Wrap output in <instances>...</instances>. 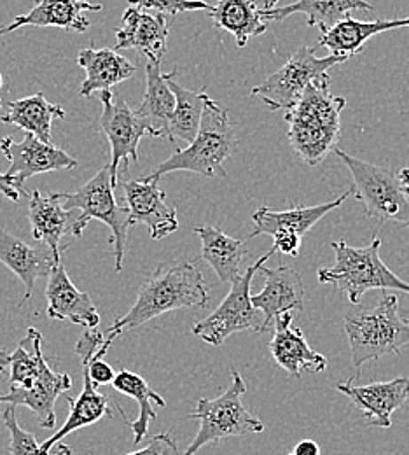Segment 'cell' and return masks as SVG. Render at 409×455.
Segmentation results:
<instances>
[{
    "label": "cell",
    "instance_id": "603a6c76",
    "mask_svg": "<svg viewBox=\"0 0 409 455\" xmlns=\"http://www.w3.org/2000/svg\"><path fill=\"white\" fill-rule=\"evenodd\" d=\"M353 195V188L345 191L340 198L313 205V207H294L289 211H271L268 207H261L259 211L254 212L252 221H254V231L248 235V238H256L259 235H270L273 236L279 231H291L299 236L308 233L311 228L315 227L324 216L329 212L336 211L345 204V200Z\"/></svg>",
    "mask_w": 409,
    "mask_h": 455
},
{
    "label": "cell",
    "instance_id": "7402d4cb",
    "mask_svg": "<svg viewBox=\"0 0 409 455\" xmlns=\"http://www.w3.org/2000/svg\"><path fill=\"white\" fill-rule=\"evenodd\" d=\"M177 70L161 72V61L147 60L146 63V93L135 111L147 124V135L169 139V123L176 109V95L170 90V81L176 79Z\"/></svg>",
    "mask_w": 409,
    "mask_h": 455
},
{
    "label": "cell",
    "instance_id": "5b68a950",
    "mask_svg": "<svg viewBox=\"0 0 409 455\" xmlns=\"http://www.w3.org/2000/svg\"><path fill=\"white\" fill-rule=\"evenodd\" d=\"M351 361L357 368L409 345V319L399 314L397 294L387 292L374 307L345 317Z\"/></svg>",
    "mask_w": 409,
    "mask_h": 455
},
{
    "label": "cell",
    "instance_id": "f1b7e54d",
    "mask_svg": "<svg viewBox=\"0 0 409 455\" xmlns=\"http://www.w3.org/2000/svg\"><path fill=\"white\" fill-rule=\"evenodd\" d=\"M351 11H374V7L367 0H297L284 7L261 9V14L266 21H280L293 14H304L306 25L310 28H320L327 32L340 20L347 18Z\"/></svg>",
    "mask_w": 409,
    "mask_h": 455
},
{
    "label": "cell",
    "instance_id": "8d00e7d4",
    "mask_svg": "<svg viewBox=\"0 0 409 455\" xmlns=\"http://www.w3.org/2000/svg\"><path fill=\"white\" fill-rule=\"evenodd\" d=\"M81 363H83V368L86 370V373L91 379L95 387L113 384V380L116 377V371L109 363L104 361V357H97L95 354L93 355H84V357H81Z\"/></svg>",
    "mask_w": 409,
    "mask_h": 455
},
{
    "label": "cell",
    "instance_id": "52a82bcc",
    "mask_svg": "<svg viewBox=\"0 0 409 455\" xmlns=\"http://www.w3.org/2000/svg\"><path fill=\"white\" fill-rule=\"evenodd\" d=\"M245 393V380L236 370H232V386L226 393L216 399H198L189 419H196L200 422V431L180 455H194L205 445L217 443L226 438L263 433L264 424L243 406L241 398Z\"/></svg>",
    "mask_w": 409,
    "mask_h": 455
},
{
    "label": "cell",
    "instance_id": "3957f363",
    "mask_svg": "<svg viewBox=\"0 0 409 455\" xmlns=\"http://www.w3.org/2000/svg\"><path fill=\"white\" fill-rule=\"evenodd\" d=\"M234 148L236 135L230 123L228 109L207 95L196 137L185 149L177 148L169 160L160 164L144 179L160 180L163 175L172 172H193L205 177L224 179L228 175L224 162L233 156Z\"/></svg>",
    "mask_w": 409,
    "mask_h": 455
},
{
    "label": "cell",
    "instance_id": "d6986e66",
    "mask_svg": "<svg viewBox=\"0 0 409 455\" xmlns=\"http://www.w3.org/2000/svg\"><path fill=\"white\" fill-rule=\"evenodd\" d=\"M48 245L32 247L21 238L11 235L7 229L0 228V263L5 265L25 285V296L20 307L32 298L35 281L48 277L51 268L59 265Z\"/></svg>",
    "mask_w": 409,
    "mask_h": 455
},
{
    "label": "cell",
    "instance_id": "9c48e42d",
    "mask_svg": "<svg viewBox=\"0 0 409 455\" xmlns=\"http://www.w3.org/2000/svg\"><path fill=\"white\" fill-rule=\"evenodd\" d=\"M271 258L270 252L261 256L254 267L243 270V274L232 283L230 294L223 303L203 321L196 323L191 331L194 337L201 339L214 347H221L234 333L241 331H261L263 319L252 305L250 285L259 267Z\"/></svg>",
    "mask_w": 409,
    "mask_h": 455
},
{
    "label": "cell",
    "instance_id": "d590c367",
    "mask_svg": "<svg viewBox=\"0 0 409 455\" xmlns=\"http://www.w3.org/2000/svg\"><path fill=\"white\" fill-rule=\"evenodd\" d=\"M128 4L140 9H154L165 16H176L185 11H208L212 7L203 0H128Z\"/></svg>",
    "mask_w": 409,
    "mask_h": 455
},
{
    "label": "cell",
    "instance_id": "1f68e13d",
    "mask_svg": "<svg viewBox=\"0 0 409 455\" xmlns=\"http://www.w3.org/2000/svg\"><path fill=\"white\" fill-rule=\"evenodd\" d=\"M207 12L219 28L233 34L240 48L270 28V21L263 18L256 0H217Z\"/></svg>",
    "mask_w": 409,
    "mask_h": 455
},
{
    "label": "cell",
    "instance_id": "b9f144b4",
    "mask_svg": "<svg viewBox=\"0 0 409 455\" xmlns=\"http://www.w3.org/2000/svg\"><path fill=\"white\" fill-rule=\"evenodd\" d=\"M397 177L401 180L403 191L406 193V196L409 198V169H401V171L397 172Z\"/></svg>",
    "mask_w": 409,
    "mask_h": 455
},
{
    "label": "cell",
    "instance_id": "277c9868",
    "mask_svg": "<svg viewBox=\"0 0 409 455\" xmlns=\"http://www.w3.org/2000/svg\"><path fill=\"white\" fill-rule=\"evenodd\" d=\"M334 251V265L320 268L317 277L322 284L333 285L334 292L345 294L357 305L367 291H401L408 292L409 283L397 277L381 259V238L374 233L373 240L364 247H351L345 240L331 243Z\"/></svg>",
    "mask_w": 409,
    "mask_h": 455
},
{
    "label": "cell",
    "instance_id": "ba28073f",
    "mask_svg": "<svg viewBox=\"0 0 409 455\" xmlns=\"http://www.w3.org/2000/svg\"><path fill=\"white\" fill-rule=\"evenodd\" d=\"M334 153L350 171L353 196L364 204L366 214L381 225L397 223L409 228V198L397 173L358 160L340 148Z\"/></svg>",
    "mask_w": 409,
    "mask_h": 455
},
{
    "label": "cell",
    "instance_id": "2e32d148",
    "mask_svg": "<svg viewBox=\"0 0 409 455\" xmlns=\"http://www.w3.org/2000/svg\"><path fill=\"white\" fill-rule=\"evenodd\" d=\"M167 41L169 21L165 14H151L140 7L128 5L117 28L116 52L135 50L147 60L161 61L167 52Z\"/></svg>",
    "mask_w": 409,
    "mask_h": 455
},
{
    "label": "cell",
    "instance_id": "836d02e7",
    "mask_svg": "<svg viewBox=\"0 0 409 455\" xmlns=\"http://www.w3.org/2000/svg\"><path fill=\"white\" fill-rule=\"evenodd\" d=\"M170 90L176 95V109H174L170 123H169V140L176 146L177 149V139L189 144L196 137L207 93L205 92H191V90L177 84L176 79L170 81Z\"/></svg>",
    "mask_w": 409,
    "mask_h": 455
},
{
    "label": "cell",
    "instance_id": "8fae6325",
    "mask_svg": "<svg viewBox=\"0 0 409 455\" xmlns=\"http://www.w3.org/2000/svg\"><path fill=\"white\" fill-rule=\"evenodd\" d=\"M100 102L104 108L100 116V130L111 144L113 160L109 169L116 188L119 165H122V171H126L130 162H138V144L147 133V124L130 109L121 95L113 93L111 90L100 92Z\"/></svg>",
    "mask_w": 409,
    "mask_h": 455
},
{
    "label": "cell",
    "instance_id": "7c38bea8",
    "mask_svg": "<svg viewBox=\"0 0 409 455\" xmlns=\"http://www.w3.org/2000/svg\"><path fill=\"white\" fill-rule=\"evenodd\" d=\"M259 272H263L266 283L257 294H252V305L263 314L261 333H266L273 330L279 315L304 308L306 287L301 274L287 265L270 268L264 263L259 267Z\"/></svg>",
    "mask_w": 409,
    "mask_h": 455
},
{
    "label": "cell",
    "instance_id": "ac0fdd59",
    "mask_svg": "<svg viewBox=\"0 0 409 455\" xmlns=\"http://www.w3.org/2000/svg\"><path fill=\"white\" fill-rule=\"evenodd\" d=\"M48 315L55 321H68L88 328H98L100 314L88 292L79 291L70 281L65 267L59 261L48 275L46 285Z\"/></svg>",
    "mask_w": 409,
    "mask_h": 455
},
{
    "label": "cell",
    "instance_id": "cb8c5ba5",
    "mask_svg": "<svg viewBox=\"0 0 409 455\" xmlns=\"http://www.w3.org/2000/svg\"><path fill=\"white\" fill-rule=\"evenodd\" d=\"M74 212H68L61 205L59 193L41 195V191H32L28 204V221L32 225V235L35 240H41L57 259H61V252L65 245H61V238L70 233L75 221Z\"/></svg>",
    "mask_w": 409,
    "mask_h": 455
},
{
    "label": "cell",
    "instance_id": "60d3db41",
    "mask_svg": "<svg viewBox=\"0 0 409 455\" xmlns=\"http://www.w3.org/2000/svg\"><path fill=\"white\" fill-rule=\"evenodd\" d=\"M295 455H320V447L313 440H303L294 447Z\"/></svg>",
    "mask_w": 409,
    "mask_h": 455
},
{
    "label": "cell",
    "instance_id": "484cf974",
    "mask_svg": "<svg viewBox=\"0 0 409 455\" xmlns=\"http://www.w3.org/2000/svg\"><path fill=\"white\" fill-rule=\"evenodd\" d=\"M43 341L39 330L28 328L25 339L12 352L0 348V373L9 371L11 387H32L51 370L43 354Z\"/></svg>",
    "mask_w": 409,
    "mask_h": 455
},
{
    "label": "cell",
    "instance_id": "d4e9b609",
    "mask_svg": "<svg viewBox=\"0 0 409 455\" xmlns=\"http://www.w3.org/2000/svg\"><path fill=\"white\" fill-rule=\"evenodd\" d=\"M409 18L403 20H374V21H358L350 18V14L340 20L327 32H322L317 48H327L331 55L338 57H355L362 52L364 44L383 32L406 28Z\"/></svg>",
    "mask_w": 409,
    "mask_h": 455
},
{
    "label": "cell",
    "instance_id": "30bf717a",
    "mask_svg": "<svg viewBox=\"0 0 409 455\" xmlns=\"http://www.w3.org/2000/svg\"><path fill=\"white\" fill-rule=\"evenodd\" d=\"M319 48L303 46L289 61L252 88V97H259L271 111H287L301 99L304 88L320 74H326L334 65L347 61V57L329 55L315 57Z\"/></svg>",
    "mask_w": 409,
    "mask_h": 455
},
{
    "label": "cell",
    "instance_id": "d6a6232c",
    "mask_svg": "<svg viewBox=\"0 0 409 455\" xmlns=\"http://www.w3.org/2000/svg\"><path fill=\"white\" fill-rule=\"evenodd\" d=\"M114 387V391H117L119 395H124L128 398H133L138 403V417L137 420H133L130 424L131 431H133V442L135 445H138L149 433V424L153 420L158 419V413L154 410V404L158 406H167V401L161 398L147 382L144 377L130 371V370H124L121 368L111 384Z\"/></svg>",
    "mask_w": 409,
    "mask_h": 455
},
{
    "label": "cell",
    "instance_id": "4316f807",
    "mask_svg": "<svg viewBox=\"0 0 409 455\" xmlns=\"http://www.w3.org/2000/svg\"><path fill=\"white\" fill-rule=\"evenodd\" d=\"M65 109L48 102L44 93H35L20 100L2 102L0 121L4 124H14L25 133L35 135L39 140L51 144V124L55 119H63Z\"/></svg>",
    "mask_w": 409,
    "mask_h": 455
},
{
    "label": "cell",
    "instance_id": "7bdbcfd3",
    "mask_svg": "<svg viewBox=\"0 0 409 455\" xmlns=\"http://www.w3.org/2000/svg\"><path fill=\"white\" fill-rule=\"evenodd\" d=\"M279 2H280V0H256V4L259 5V9H263V11L277 7V5H279Z\"/></svg>",
    "mask_w": 409,
    "mask_h": 455
},
{
    "label": "cell",
    "instance_id": "7a4b0ae2",
    "mask_svg": "<svg viewBox=\"0 0 409 455\" xmlns=\"http://www.w3.org/2000/svg\"><path fill=\"white\" fill-rule=\"evenodd\" d=\"M345 106L347 99L333 95L331 77L326 72L317 76L287 109L284 117L289 124V142L308 167L320 165L338 148Z\"/></svg>",
    "mask_w": 409,
    "mask_h": 455
},
{
    "label": "cell",
    "instance_id": "e0dca14e",
    "mask_svg": "<svg viewBox=\"0 0 409 455\" xmlns=\"http://www.w3.org/2000/svg\"><path fill=\"white\" fill-rule=\"evenodd\" d=\"M293 321V312H286L275 319L273 339L268 343L271 357L293 379H299L301 371L322 373L327 368L326 355L308 345L303 331L294 328Z\"/></svg>",
    "mask_w": 409,
    "mask_h": 455
},
{
    "label": "cell",
    "instance_id": "bcb514c9",
    "mask_svg": "<svg viewBox=\"0 0 409 455\" xmlns=\"http://www.w3.org/2000/svg\"><path fill=\"white\" fill-rule=\"evenodd\" d=\"M37 2H39V0H37Z\"/></svg>",
    "mask_w": 409,
    "mask_h": 455
},
{
    "label": "cell",
    "instance_id": "8992f818",
    "mask_svg": "<svg viewBox=\"0 0 409 455\" xmlns=\"http://www.w3.org/2000/svg\"><path fill=\"white\" fill-rule=\"evenodd\" d=\"M61 205L65 211H77L75 221L70 233L74 236H81L84 228L90 221L98 220L113 231V245H114V268L116 272L122 270L128 229L131 228L130 214L126 207H121L114 196V184L111 179L109 164L91 177L84 186H81L74 193H59Z\"/></svg>",
    "mask_w": 409,
    "mask_h": 455
},
{
    "label": "cell",
    "instance_id": "ee69618b",
    "mask_svg": "<svg viewBox=\"0 0 409 455\" xmlns=\"http://www.w3.org/2000/svg\"><path fill=\"white\" fill-rule=\"evenodd\" d=\"M0 86H2V74H0Z\"/></svg>",
    "mask_w": 409,
    "mask_h": 455
},
{
    "label": "cell",
    "instance_id": "5bb4252c",
    "mask_svg": "<svg viewBox=\"0 0 409 455\" xmlns=\"http://www.w3.org/2000/svg\"><path fill=\"white\" fill-rule=\"evenodd\" d=\"M2 155L9 160L7 175L14 177L21 186L27 179L48 173V172L70 171L79 164L53 144L39 140L32 133H25L21 142H14L12 137H4L0 142Z\"/></svg>",
    "mask_w": 409,
    "mask_h": 455
},
{
    "label": "cell",
    "instance_id": "9a60e30c",
    "mask_svg": "<svg viewBox=\"0 0 409 455\" xmlns=\"http://www.w3.org/2000/svg\"><path fill=\"white\" fill-rule=\"evenodd\" d=\"M336 389L350 399L373 427H390L392 413L403 408L409 401V379L397 377L389 382H373L367 386H353V380L336 384Z\"/></svg>",
    "mask_w": 409,
    "mask_h": 455
},
{
    "label": "cell",
    "instance_id": "f6af8a7d",
    "mask_svg": "<svg viewBox=\"0 0 409 455\" xmlns=\"http://www.w3.org/2000/svg\"><path fill=\"white\" fill-rule=\"evenodd\" d=\"M289 455H295V454H294V452H293V454H289Z\"/></svg>",
    "mask_w": 409,
    "mask_h": 455
},
{
    "label": "cell",
    "instance_id": "4dcf8cb0",
    "mask_svg": "<svg viewBox=\"0 0 409 455\" xmlns=\"http://www.w3.org/2000/svg\"><path fill=\"white\" fill-rule=\"evenodd\" d=\"M83 379H84V386H83L79 398L72 399L70 395L63 396L70 403V413H68L65 424L57 431V435H53L50 440H46L43 445H39L43 454H51V449H55V445L59 443L65 436H68L70 433L88 427V426H93L98 420H102L104 417H113L109 399L97 391V387L93 386V382L88 377L84 368H83Z\"/></svg>",
    "mask_w": 409,
    "mask_h": 455
},
{
    "label": "cell",
    "instance_id": "4fadbf2b",
    "mask_svg": "<svg viewBox=\"0 0 409 455\" xmlns=\"http://www.w3.org/2000/svg\"><path fill=\"white\" fill-rule=\"evenodd\" d=\"M122 189L131 227L138 223L147 225L153 240H161L176 233L178 229L177 209L169 207L160 180L131 179L122 182Z\"/></svg>",
    "mask_w": 409,
    "mask_h": 455
},
{
    "label": "cell",
    "instance_id": "f546056e",
    "mask_svg": "<svg viewBox=\"0 0 409 455\" xmlns=\"http://www.w3.org/2000/svg\"><path fill=\"white\" fill-rule=\"evenodd\" d=\"M194 233L201 240V259L212 267L219 281L233 283L243 274L241 267L248 258L243 240L233 238L210 225L194 228Z\"/></svg>",
    "mask_w": 409,
    "mask_h": 455
},
{
    "label": "cell",
    "instance_id": "6da1fadb",
    "mask_svg": "<svg viewBox=\"0 0 409 455\" xmlns=\"http://www.w3.org/2000/svg\"><path fill=\"white\" fill-rule=\"evenodd\" d=\"M208 301V285L194 263L182 261L177 265H160L140 285L133 307L104 331V343L95 355L104 357L117 337L140 328L167 312L205 308Z\"/></svg>",
    "mask_w": 409,
    "mask_h": 455
},
{
    "label": "cell",
    "instance_id": "83f0119b",
    "mask_svg": "<svg viewBox=\"0 0 409 455\" xmlns=\"http://www.w3.org/2000/svg\"><path fill=\"white\" fill-rule=\"evenodd\" d=\"M79 67L86 70V79L81 84V97L90 99L95 92L111 90L119 83L135 76L137 68L128 58L114 50H83L77 57Z\"/></svg>",
    "mask_w": 409,
    "mask_h": 455
},
{
    "label": "cell",
    "instance_id": "44dd1931",
    "mask_svg": "<svg viewBox=\"0 0 409 455\" xmlns=\"http://www.w3.org/2000/svg\"><path fill=\"white\" fill-rule=\"evenodd\" d=\"M72 379L68 373H59L53 368L34 382L32 387H11L5 395H0V404L27 406L37 419L43 429H55L57 411L55 404L59 396L68 395Z\"/></svg>",
    "mask_w": 409,
    "mask_h": 455
},
{
    "label": "cell",
    "instance_id": "ab89813d",
    "mask_svg": "<svg viewBox=\"0 0 409 455\" xmlns=\"http://www.w3.org/2000/svg\"><path fill=\"white\" fill-rule=\"evenodd\" d=\"M0 193L11 202H20L21 195H27L25 188L7 173H0Z\"/></svg>",
    "mask_w": 409,
    "mask_h": 455
},
{
    "label": "cell",
    "instance_id": "ffe728a7",
    "mask_svg": "<svg viewBox=\"0 0 409 455\" xmlns=\"http://www.w3.org/2000/svg\"><path fill=\"white\" fill-rule=\"evenodd\" d=\"M98 11H102V5L88 0H39L30 12L16 16L9 25L0 27V36L23 27H57L83 34L91 25L86 12Z\"/></svg>",
    "mask_w": 409,
    "mask_h": 455
},
{
    "label": "cell",
    "instance_id": "f35d334b",
    "mask_svg": "<svg viewBox=\"0 0 409 455\" xmlns=\"http://www.w3.org/2000/svg\"><path fill=\"white\" fill-rule=\"evenodd\" d=\"M299 249H301L299 235L291 233V231H279L273 235V245L268 252L273 256L277 251H280L282 254H287V256H297Z\"/></svg>",
    "mask_w": 409,
    "mask_h": 455
},
{
    "label": "cell",
    "instance_id": "74e56055",
    "mask_svg": "<svg viewBox=\"0 0 409 455\" xmlns=\"http://www.w3.org/2000/svg\"><path fill=\"white\" fill-rule=\"evenodd\" d=\"M126 455H180V451L169 433H160L144 449Z\"/></svg>",
    "mask_w": 409,
    "mask_h": 455
},
{
    "label": "cell",
    "instance_id": "e575fe53",
    "mask_svg": "<svg viewBox=\"0 0 409 455\" xmlns=\"http://www.w3.org/2000/svg\"><path fill=\"white\" fill-rule=\"evenodd\" d=\"M2 422L5 429L9 431L11 443H9V454L11 455H44L41 452V447L35 440V436L28 431H25L16 419V406L7 404L2 411ZM50 455H72V451L67 445H59V451Z\"/></svg>",
    "mask_w": 409,
    "mask_h": 455
}]
</instances>
